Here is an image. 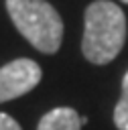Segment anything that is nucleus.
Listing matches in <instances>:
<instances>
[{
  "instance_id": "nucleus-1",
  "label": "nucleus",
  "mask_w": 128,
  "mask_h": 130,
  "mask_svg": "<svg viewBox=\"0 0 128 130\" xmlns=\"http://www.w3.org/2000/svg\"><path fill=\"white\" fill-rule=\"evenodd\" d=\"M126 41V16L110 0H95L85 8L81 51L87 61L106 65L118 57Z\"/></svg>"
},
{
  "instance_id": "nucleus-2",
  "label": "nucleus",
  "mask_w": 128,
  "mask_h": 130,
  "mask_svg": "<svg viewBox=\"0 0 128 130\" xmlns=\"http://www.w3.org/2000/svg\"><path fill=\"white\" fill-rule=\"evenodd\" d=\"M16 30L41 53H57L63 41V20L47 0H6Z\"/></svg>"
},
{
  "instance_id": "nucleus-3",
  "label": "nucleus",
  "mask_w": 128,
  "mask_h": 130,
  "mask_svg": "<svg viewBox=\"0 0 128 130\" xmlns=\"http://www.w3.org/2000/svg\"><path fill=\"white\" fill-rule=\"evenodd\" d=\"M41 81V67L33 59H14L0 67V104L20 98Z\"/></svg>"
},
{
  "instance_id": "nucleus-4",
  "label": "nucleus",
  "mask_w": 128,
  "mask_h": 130,
  "mask_svg": "<svg viewBox=\"0 0 128 130\" xmlns=\"http://www.w3.org/2000/svg\"><path fill=\"white\" fill-rule=\"evenodd\" d=\"M79 118L73 108H55L41 118L37 130H81Z\"/></svg>"
},
{
  "instance_id": "nucleus-5",
  "label": "nucleus",
  "mask_w": 128,
  "mask_h": 130,
  "mask_svg": "<svg viewBox=\"0 0 128 130\" xmlns=\"http://www.w3.org/2000/svg\"><path fill=\"white\" fill-rule=\"evenodd\" d=\"M114 124L120 130H128V73L122 79V95L114 108Z\"/></svg>"
},
{
  "instance_id": "nucleus-6",
  "label": "nucleus",
  "mask_w": 128,
  "mask_h": 130,
  "mask_svg": "<svg viewBox=\"0 0 128 130\" xmlns=\"http://www.w3.org/2000/svg\"><path fill=\"white\" fill-rule=\"evenodd\" d=\"M0 130H22L18 126V122L14 118H10L8 114H0Z\"/></svg>"
},
{
  "instance_id": "nucleus-7",
  "label": "nucleus",
  "mask_w": 128,
  "mask_h": 130,
  "mask_svg": "<svg viewBox=\"0 0 128 130\" xmlns=\"http://www.w3.org/2000/svg\"><path fill=\"white\" fill-rule=\"evenodd\" d=\"M122 2H124V4H128V0H122Z\"/></svg>"
}]
</instances>
